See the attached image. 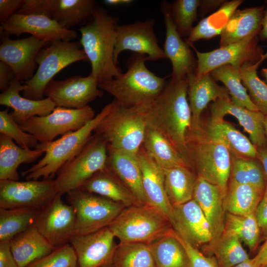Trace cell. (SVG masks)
<instances>
[{
  "instance_id": "37",
  "label": "cell",
  "mask_w": 267,
  "mask_h": 267,
  "mask_svg": "<svg viewBox=\"0 0 267 267\" xmlns=\"http://www.w3.org/2000/svg\"><path fill=\"white\" fill-rule=\"evenodd\" d=\"M264 191L250 185L229 181L224 199L226 213L237 215L255 213Z\"/></svg>"
},
{
  "instance_id": "11",
  "label": "cell",
  "mask_w": 267,
  "mask_h": 267,
  "mask_svg": "<svg viewBox=\"0 0 267 267\" xmlns=\"http://www.w3.org/2000/svg\"><path fill=\"white\" fill-rule=\"evenodd\" d=\"M94 117L95 112L89 105L80 109L55 107L47 115L34 116L18 124L39 143H46L53 141L58 135L81 129Z\"/></svg>"
},
{
  "instance_id": "44",
  "label": "cell",
  "mask_w": 267,
  "mask_h": 267,
  "mask_svg": "<svg viewBox=\"0 0 267 267\" xmlns=\"http://www.w3.org/2000/svg\"><path fill=\"white\" fill-rule=\"evenodd\" d=\"M224 231L235 235L252 251L258 246L261 229L255 213L237 215L226 213Z\"/></svg>"
},
{
  "instance_id": "45",
  "label": "cell",
  "mask_w": 267,
  "mask_h": 267,
  "mask_svg": "<svg viewBox=\"0 0 267 267\" xmlns=\"http://www.w3.org/2000/svg\"><path fill=\"white\" fill-rule=\"evenodd\" d=\"M258 68L247 62L240 67L242 84L248 90L249 96L259 111L267 115V84L258 76Z\"/></svg>"
},
{
  "instance_id": "1",
  "label": "cell",
  "mask_w": 267,
  "mask_h": 267,
  "mask_svg": "<svg viewBox=\"0 0 267 267\" xmlns=\"http://www.w3.org/2000/svg\"><path fill=\"white\" fill-rule=\"evenodd\" d=\"M187 87L186 79H171L161 94L143 109L147 126L163 134L188 164L186 135L191 128L192 116Z\"/></svg>"
},
{
  "instance_id": "61",
  "label": "cell",
  "mask_w": 267,
  "mask_h": 267,
  "mask_svg": "<svg viewBox=\"0 0 267 267\" xmlns=\"http://www.w3.org/2000/svg\"><path fill=\"white\" fill-rule=\"evenodd\" d=\"M261 73L262 75L266 78L267 82V68L262 69Z\"/></svg>"
},
{
  "instance_id": "20",
  "label": "cell",
  "mask_w": 267,
  "mask_h": 267,
  "mask_svg": "<svg viewBox=\"0 0 267 267\" xmlns=\"http://www.w3.org/2000/svg\"><path fill=\"white\" fill-rule=\"evenodd\" d=\"M2 38L0 61L12 68L15 78L23 82L29 80L38 67L36 56L47 42L33 36L18 40H11L6 35Z\"/></svg>"
},
{
  "instance_id": "29",
  "label": "cell",
  "mask_w": 267,
  "mask_h": 267,
  "mask_svg": "<svg viewBox=\"0 0 267 267\" xmlns=\"http://www.w3.org/2000/svg\"><path fill=\"white\" fill-rule=\"evenodd\" d=\"M108 163L121 181L140 204H148L142 182V173L137 154L108 147Z\"/></svg>"
},
{
  "instance_id": "39",
  "label": "cell",
  "mask_w": 267,
  "mask_h": 267,
  "mask_svg": "<svg viewBox=\"0 0 267 267\" xmlns=\"http://www.w3.org/2000/svg\"><path fill=\"white\" fill-rule=\"evenodd\" d=\"M210 74L216 81L224 84L234 104L250 110L259 111L242 84L240 67L226 64L214 69Z\"/></svg>"
},
{
  "instance_id": "62",
  "label": "cell",
  "mask_w": 267,
  "mask_h": 267,
  "mask_svg": "<svg viewBox=\"0 0 267 267\" xmlns=\"http://www.w3.org/2000/svg\"><path fill=\"white\" fill-rule=\"evenodd\" d=\"M101 267H113L111 264L107 265Z\"/></svg>"
},
{
  "instance_id": "27",
  "label": "cell",
  "mask_w": 267,
  "mask_h": 267,
  "mask_svg": "<svg viewBox=\"0 0 267 267\" xmlns=\"http://www.w3.org/2000/svg\"><path fill=\"white\" fill-rule=\"evenodd\" d=\"M25 89V85L15 78L0 94V104L13 109L9 114L17 124L34 116L47 115L56 107L48 97L36 100L21 96L20 92Z\"/></svg>"
},
{
  "instance_id": "5",
  "label": "cell",
  "mask_w": 267,
  "mask_h": 267,
  "mask_svg": "<svg viewBox=\"0 0 267 267\" xmlns=\"http://www.w3.org/2000/svg\"><path fill=\"white\" fill-rule=\"evenodd\" d=\"M112 107L111 102L93 119L77 131L49 143H39L36 148L42 149L44 156L36 164L22 172V176L26 180H38L42 177L44 179H52L60 168L83 149L93 135L92 132L109 113Z\"/></svg>"
},
{
  "instance_id": "48",
  "label": "cell",
  "mask_w": 267,
  "mask_h": 267,
  "mask_svg": "<svg viewBox=\"0 0 267 267\" xmlns=\"http://www.w3.org/2000/svg\"><path fill=\"white\" fill-rule=\"evenodd\" d=\"M25 267H79V265L74 250L68 243Z\"/></svg>"
},
{
  "instance_id": "57",
  "label": "cell",
  "mask_w": 267,
  "mask_h": 267,
  "mask_svg": "<svg viewBox=\"0 0 267 267\" xmlns=\"http://www.w3.org/2000/svg\"><path fill=\"white\" fill-rule=\"evenodd\" d=\"M257 149L258 151L257 158L262 164L267 182V147Z\"/></svg>"
},
{
  "instance_id": "49",
  "label": "cell",
  "mask_w": 267,
  "mask_h": 267,
  "mask_svg": "<svg viewBox=\"0 0 267 267\" xmlns=\"http://www.w3.org/2000/svg\"><path fill=\"white\" fill-rule=\"evenodd\" d=\"M177 234L186 252L189 267H220L215 257L205 256L196 247L182 238L178 233Z\"/></svg>"
},
{
  "instance_id": "56",
  "label": "cell",
  "mask_w": 267,
  "mask_h": 267,
  "mask_svg": "<svg viewBox=\"0 0 267 267\" xmlns=\"http://www.w3.org/2000/svg\"><path fill=\"white\" fill-rule=\"evenodd\" d=\"M226 1L224 0H200L199 8L203 12L211 10L221 6Z\"/></svg>"
},
{
  "instance_id": "3",
  "label": "cell",
  "mask_w": 267,
  "mask_h": 267,
  "mask_svg": "<svg viewBox=\"0 0 267 267\" xmlns=\"http://www.w3.org/2000/svg\"><path fill=\"white\" fill-rule=\"evenodd\" d=\"M147 60L146 55L134 53L127 62L125 73L99 83L98 87L125 107H139L151 103L161 94L168 82L166 77L157 76L147 69Z\"/></svg>"
},
{
  "instance_id": "19",
  "label": "cell",
  "mask_w": 267,
  "mask_h": 267,
  "mask_svg": "<svg viewBox=\"0 0 267 267\" xmlns=\"http://www.w3.org/2000/svg\"><path fill=\"white\" fill-rule=\"evenodd\" d=\"M108 227L83 235H74L69 244L75 251L79 267H101L111 264L117 245Z\"/></svg>"
},
{
  "instance_id": "17",
  "label": "cell",
  "mask_w": 267,
  "mask_h": 267,
  "mask_svg": "<svg viewBox=\"0 0 267 267\" xmlns=\"http://www.w3.org/2000/svg\"><path fill=\"white\" fill-rule=\"evenodd\" d=\"M91 74L87 77L74 76L63 80L52 79L46 86L44 96L49 98L56 107L80 109L97 97L103 91Z\"/></svg>"
},
{
  "instance_id": "47",
  "label": "cell",
  "mask_w": 267,
  "mask_h": 267,
  "mask_svg": "<svg viewBox=\"0 0 267 267\" xmlns=\"http://www.w3.org/2000/svg\"><path fill=\"white\" fill-rule=\"evenodd\" d=\"M0 134L9 137L22 148H36L39 143L33 135L21 129L8 112V108L0 111Z\"/></svg>"
},
{
  "instance_id": "58",
  "label": "cell",
  "mask_w": 267,
  "mask_h": 267,
  "mask_svg": "<svg viewBox=\"0 0 267 267\" xmlns=\"http://www.w3.org/2000/svg\"><path fill=\"white\" fill-rule=\"evenodd\" d=\"M133 2L132 0H105L104 2L108 5L117 6L127 5Z\"/></svg>"
},
{
  "instance_id": "60",
  "label": "cell",
  "mask_w": 267,
  "mask_h": 267,
  "mask_svg": "<svg viewBox=\"0 0 267 267\" xmlns=\"http://www.w3.org/2000/svg\"><path fill=\"white\" fill-rule=\"evenodd\" d=\"M264 127H265V134H266V139H267V115H266L265 116Z\"/></svg>"
},
{
  "instance_id": "26",
  "label": "cell",
  "mask_w": 267,
  "mask_h": 267,
  "mask_svg": "<svg viewBox=\"0 0 267 267\" xmlns=\"http://www.w3.org/2000/svg\"><path fill=\"white\" fill-rule=\"evenodd\" d=\"M193 199L200 207L210 224L213 237L212 242L216 240L223 233L225 227L224 196L221 189L197 177Z\"/></svg>"
},
{
  "instance_id": "25",
  "label": "cell",
  "mask_w": 267,
  "mask_h": 267,
  "mask_svg": "<svg viewBox=\"0 0 267 267\" xmlns=\"http://www.w3.org/2000/svg\"><path fill=\"white\" fill-rule=\"evenodd\" d=\"M137 157L142 173L143 189L148 204L162 211L171 223L174 208L165 191L162 168L146 153L142 146L137 153Z\"/></svg>"
},
{
  "instance_id": "32",
  "label": "cell",
  "mask_w": 267,
  "mask_h": 267,
  "mask_svg": "<svg viewBox=\"0 0 267 267\" xmlns=\"http://www.w3.org/2000/svg\"><path fill=\"white\" fill-rule=\"evenodd\" d=\"M9 243L18 267H25L56 249L33 226L15 236Z\"/></svg>"
},
{
  "instance_id": "55",
  "label": "cell",
  "mask_w": 267,
  "mask_h": 267,
  "mask_svg": "<svg viewBox=\"0 0 267 267\" xmlns=\"http://www.w3.org/2000/svg\"><path fill=\"white\" fill-rule=\"evenodd\" d=\"M265 2L266 5L265 6V10L262 21V28L259 35L261 39L267 40V0H266ZM266 59H267V51L263 55L259 62L256 64H255V66L258 68L260 65Z\"/></svg>"
},
{
  "instance_id": "2",
  "label": "cell",
  "mask_w": 267,
  "mask_h": 267,
  "mask_svg": "<svg viewBox=\"0 0 267 267\" xmlns=\"http://www.w3.org/2000/svg\"><path fill=\"white\" fill-rule=\"evenodd\" d=\"M89 21L79 29L80 43L91 63L90 74L99 83L122 73L114 60L118 18L96 5Z\"/></svg>"
},
{
  "instance_id": "21",
  "label": "cell",
  "mask_w": 267,
  "mask_h": 267,
  "mask_svg": "<svg viewBox=\"0 0 267 267\" xmlns=\"http://www.w3.org/2000/svg\"><path fill=\"white\" fill-rule=\"evenodd\" d=\"M161 9L166 28L163 51L166 58L169 59L172 63L171 79L176 80L186 79L188 75L195 72L197 61L190 46L182 40L176 29L171 14L169 3L162 1Z\"/></svg>"
},
{
  "instance_id": "18",
  "label": "cell",
  "mask_w": 267,
  "mask_h": 267,
  "mask_svg": "<svg viewBox=\"0 0 267 267\" xmlns=\"http://www.w3.org/2000/svg\"><path fill=\"white\" fill-rule=\"evenodd\" d=\"M0 32L6 35L20 36L29 33L45 42L54 41L70 42L77 37V32L62 27L47 16L40 14L16 12L1 23Z\"/></svg>"
},
{
  "instance_id": "8",
  "label": "cell",
  "mask_w": 267,
  "mask_h": 267,
  "mask_svg": "<svg viewBox=\"0 0 267 267\" xmlns=\"http://www.w3.org/2000/svg\"><path fill=\"white\" fill-rule=\"evenodd\" d=\"M88 57L80 42L54 41L38 52L36 62L38 68L29 80L23 82L25 86V97L32 100L43 99L44 91L54 76L68 65Z\"/></svg>"
},
{
  "instance_id": "7",
  "label": "cell",
  "mask_w": 267,
  "mask_h": 267,
  "mask_svg": "<svg viewBox=\"0 0 267 267\" xmlns=\"http://www.w3.org/2000/svg\"><path fill=\"white\" fill-rule=\"evenodd\" d=\"M120 243L150 244L173 228L160 210L149 204L125 207L108 226Z\"/></svg>"
},
{
  "instance_id": "36",
  "label": "cell",
  "mask_w": 267,
  "mask_h": 267,
  "mask_svg": "<svg viewBox=\"0 0 267 267\" xmlns=\"http://www.w3.org/2000/svg\"><path fill=\"white\" fill-rule=\"evenodd\" d=\"M149 245L156 267H189L185 249L173 228Z\"/></svg>"
},
{
  "instance_id": "30",
  "label": "cell",
  "mask_w": 267,
  "mask_h": 267,
  "mask_svg": "<svg viewBox=\"0 0 267 267\" xmlns=\"http://www.w3.org/2000/svg\"><path fill=\"white\" fill-rule=\"evenodd\" d=\"M79 189L120 203L126 207L140 204L108 162L103 169L94 174Z\"/></svg>"
},
{
  "instance_id": "34",
  "label": "cell",
  "mask_w": 267,
  "mask_h": 267,
  "mask_svg": "<svg viewBox=\"0 0 267 267\" xmlns=\"http://www.w3.org/2000/svg\"><path fill=\"white\" fill-rule=\"evenodd\" d=\"M162 169L165 191L173 206L193 199L197 176L190 168L180 166Z\"/></svg>"
},
{
  "instance_id": "9",
  "label": "cell",
  "mask_w": 267,
  "mask_h": 267,
  "mask_svg": "<svg viewBox=\"0 0 267 267\" xmlns=\"http://www.w3.org/2000/svg\"><path fill=\"white\" fill-rule=\"evenodd\" d=\"M108 144L94 134L80 152L66 163L54 179L58 192L62 195L79 189L94 174L103 169L108 162Z\"/></svg>"
},
{
  "instance_id": "14",
  "label": "cell",
  "mask_w": 267,
  "mask_h": 267,
  "mask_svg": "<svg viewBox=\"0 0 267 267\" xmlns=\"http://www.w3.org/2000/svg\"><path fill=\"white\" fill-rule=\"evenodd\" d=\"M62 196L58 193L39 210L33 225L56 248L69 243L75 233V210L64 203Z\"/></svg>"
},
{
  "instance_id": "54",
  "label": "cell",
  "mask_w": 267,
  "mask_h": 267,
  "mask_svg": "<svg viewBox=\"0 0 267 267\" xmlns=\"http://www.w3.org/2000/svg\"><path fill=\"white\" fill-rule=\"evenodd\" d=\"M252 259L258 267H266L267 266V235L265 241L257 254Z\"/></svg>"
},
{
  "instance_id": "59",
  "label": "cell",
  "mask_w": 267,
  "mask_h": 267,
  "mask_svg": "<svg viewBox=\"0 0 267 267\" xmlns=\"http://www.w3.org/2000/svg\"><path fill=\"white\" fill-rule=\"evenodd\" d=\"M233 267H258L254 263L252 259H249Z\"/></svg>"
},
{
  "instance_id": "41",
  "label": "cell",
  "mask_w": 267,
  "mask_h": 267,
  "mask_svg": "<svg viewBox=\"0 0 267 267\" xmlns=\"http://www.w3.org/2000/svg\"><path fill=\"white\" fill-rule=\"evenodd\" d=\"M209 245L220 267H233L250 259L240 240L232 233L224 231Z\"/></svg>"
},
{
  "instance_id": "13",
  "label": "cell",
  "mask_w": 267,
  "mask_h": 267,
  "mask_svg": "<svg viewBox=\"0 0 267 267\" xmlns=\"http://www.w3.org/2000/svg\"><path fill=\"white\" fill-rule=\"evenodd\" d=\"M58 193L54 179L0 180V208L40 210Z\"/></svg>"
},
{
  "instance_id": "28",
  "label": "cell",
  "mask_w": 267,
  "mask_h": 267,
  "mask_svg": "<svg viewBox=\"0 0 267 267\" xmlns=\"http://www.w3.org/2000/svg\"><path fill=\"white\" fill-rule=\"evenodd\" d=\"M199 128L209 137L222 142L231 155L240 157L257 158V149L245 135L224 119L211 117Z\"/></svg>"
},
{
  "instance_id": "52",
  "label": "cell",
  "mask_w": 267,
  "mask_h": 267,
  "mask_svg": "<svg viewBox=\"0 0 267 267\" xmlns=\"http://www.w3.org/2000/svg\"><path fill=\"white\" fill-rule=\"evenodd\" d=\"M0 267H18L10 251L9 242H0Z\"/></svg>"
},
{
  "instance_id": "50",
  "label": "cell",
  "mask_w": 267,
  "mask_h": 267,
  "mask_svg": "<svg viewBox=\"0 0 267 267\" xmlns=\"http://www.w3.org/2000/svg\"><path fill=\"white\" fill-rule=\"evenodd\" d=\"M25 0H0V23L7 21L24 4Z\"/></svg>"
},
{
  "instance_id": "53",
  "label": "cell",
  "mask_w": 267,
  "mask_h": 267,
  "mask_svg": "<svg viewBox=\"0 0 267 267\" xmlns=\"http://www.w3.org/2000/svg\"><path fill=\"white\" fill-rule=\"evenodd\" d=\"M15 78L12 68L2 61H0V90L3 91L9 86L11 81Z\"/></svg>"
},
{
  "instance_id": "6",
  "label": "cell",
  "mask_w": 267,
  "mask_h": 267,
  "mask_svg": "<svg viewBox=\"0 0 267 267\" xmlns=\"http://www.w3.org/2000/svg\"><path fill=\"white\" fill-rule=\"evenodd\" d=\"M112 107L94 131L114 149L137 154L142 146L147 127L144 106L125 107L115 99Z\"/></svg>"
},
{
  "instance_id": "24",
  "label": "cell",
  "mask_w": 267,
  "mask_h": 267,
  "mask_svg": "<svg viewBox=\"0 0 267 267\" xmlns=\"http://www.w3.org/2000/svg\"><path fill=\"white\" fill-rule=\"evenodd\" d=\"M187 95L191 111L190 129H198L201 124V115L211 101L229 97L225 88L217 84L210 73L201 77H197L193 72L186 77Z\"/></svg>"
},
{
  "instance_id": "31",
  "label": "cell",
  "mask_w": 267,
  "mask_h": 267,
  "mask_svg": "<svg viewBox=\"0 0 267 267\" xmlns=\"http://www.w3.org/2000/svg\"><path fill=\"white\" fill-rule=\"evenodd\" d=\"M265 6H259L236 9L231 15L221 34L220 47L240 41L259 34Z\"/></svg>"
},
{
  "instance_id": "33",
  "label": "cell",
  "mask_w": 267,
  "mask_h": 267,
  "mask_svg": "<svg viewBox=\"0 0 267 267\" xmlns=\"http://www.w3.org/2000/svg\"><path fill=\"white\" fill-rule=\"evenodd\" d=\"M44 153L40 148L21 147L9 137L0 134V180H19L18 167L35 161Z\"/></svg>"
},
{
  "instance_id": "42",
  "label": "cell",
  "mask_w": 267,
  "mask_h": 267,
  "mask_svg": "<svg viewBox=\"0 0 267 267\" xmlns=\"http://www.w3.org/2000/svg\"><path fill=\"white\" fill-rule=\"evenodd\" d=\"M231 156L229 181L250 185L265 191L267 181L260 160L258 158Z\"/></svg>"
},
{
  "instance_id": "23",
  "label": "cell",
  "mask_w": 267,
  "mask_h": 267,
  "mask_svg": "<svg viewBox=\"0 0 267 267\" xmlns=\"http://www.w3.org/2000/svg\"><path fill=\"white\" fill-rule=\"evenodd\" d=\"M210 112L212 118L223 119L226 115L234 117L249 134L251 142L257 148L267 147L264 127L265 115L261 112L237 106L232 102L230 97L220 98L213 102Z\"/></svg>"
},
{
  "instance_id": "38",
  "label": "cell",
  "mask_w": 267,
  "mask_h": 267,
  "mask_svg": "<svg viewBox=\"0 0 267 267\" xmlns=\"http://www.w3.org/2000/svg\"><path fill=\"white\" fill-rule=\"evenodd\" d=\"M243 2L242 0L226 1L218 11L193 27L186 42L193 44L200 40H209L221 35L231 15Z\"/></svg>"
},
{
  "instance_id": "40",
  "label": "cell",
  "mask_w": 267,
  "mask_h": 267,
  "mask_svg": "<svg viewBox=\"0 0 267 267\" xmlns=\"http://www.w3.org/2000/svg\"><path fill=\"white\" fill-rule=\"evenodd\" d=\"M39 210L0 208V242H9L32 227Z\"/></svg>"
},
{
  "instance_id": "63",
  "label": "cell",
  "mask_w": 267,
  "mask_h": 267,
  "mask_svg": "<svg viewBox=\"0 0 267 267\" xmlns=\"http://www.w3.org/2000/svg\"><path fill=\"white\" fill-rule=\"evenodd\" d=\"M266 267H267V266Z\"/></svg>"
},
{
  "instance_id": "10",
  "label": "cell",
  "mask_w": 267,
  "mask_h": 267,
  "mask_svg": "<svg viewBox=\"0 0 267 267\" xmlns=\"http://www.w3.org/2000/svg\"><path fill=\"white\" fill-rule=\"evenodd\" d=\"M76 215L75 235L94 232L108 227L126 207L123 204L80 189L66 194Z\"/></svg>"
},
{
  "instance_id": "51",
  "label": "cell",
  "mask_w": 267,
  "mask_h": 267,
  "mask_svg": "<svg viewBox=\"0 0 267 267\" xmlns=\"http://www.w3.org/2000/svg\"><path fill=\"white\" fill-rule=\"evenodd\" d=\"M255 216L261 230L267 235V182L263 197L256 210Z\"/></svg>"
},
{
  "instance_id": "46",
  "label": "cell",
  "mask_w": 267,
  "mask_h": 267,
  "mask_svg": "<svg viewBox=\"0 0 267 267\" xmlns=\"http://www.w3.org/2000/svg\"><path fill=\"white\" fill-rule=\"evenodd\" d=\"M200 0H177L169 3L172 19L181 38L188 37L197 20Z\"/></svg>"
},
{
  "instance_id": "43",
  "label": "cell",
  "mask_w": 267,
  "mask_h": 267,
  "mask_svg": "<svg viewBox=\"0 0 267 267\" xmlns=\"http://www.w3.org/2000/svg\"><path fill=\"white\" fill-rule=\"evenodd\" d=\"M112 265L113 267H156L149 244L119 243Z\"/></svg>"
},
{
  "instance_id": "22",
  "label": "cell",
  "mask_w": 267,
  "mask_h": 267,
  "mask_svg": "<svg viewBox=\"0 0 267 267\" xmlns=\"http://www.w3.org/2000/svg\"><path fill=\"white\" fill-rule=\"evenodd\" d=\"M173 208L171 224L180 236L196 247L212 242L213 237L210 224L193 199L173 206Z\"/></svg>"
},
{
  "instance_id": "16",
  "label": "cell",
  "mask_w": 267,
  "mask_h": 267,
  "mask_svg": "<svg viewBox=\"0 0 267 267\" xmlns=\"http://www.w3.org/2000/svg\"><path fill=\"white\" fill-rule=\"evenodd\" d=\"M155 23L153 19H147L132 24H118L114 52V60L116 65H118L119 54L124 50L145 55L148 60L166 58L154 32Z\"/></svg>"
},
{
  "instance_id": "15",
  "label": "cell",
  "mask_w": 267,
  "mask_h": 267,
  "mask_svg": "<svg viewBox=\"0 0 267 267\" xmlns=\"http://www.w3.org/2000/svg\"><path fill=\"white\" fill-rule=\"evenodd\" d=\"M96 5L94 0H25L17 13L43 14L70 29L89 20Z\"/></svg>"
},
{
  "instance_id": "4",
  "label": "cell",
  "mask_w": 267,
  "mask_h": 267,
  "mask_svg": "<svg viewBox=\"0 0 267 267\" xmlns=\"http://www.w3.org/2000/svg\"><path fill=\"white\" fill-rule=\"evenodd\" d=\"M188 163L197 177L216 185L224 197L231 171V156L221 142L206 135L199 128L186 135Z\"/></svg>"
},
{
  "instance_id": "35",
  "label": "cell",
  "mask_w": 267,
  "mask_h": 267,
  "mask_svg": "<svg viewBox=\"0 0 267 267\" xmlns=\"http://www.w3.org/2000/svg\"><path fill=\"white\" fill-rule=\"evenodd\" d=\"M142 147L162 169L180 166L190 168L182 155L163 134L148 126L146 127Z\"/></svg>"
},
{
  "instance_id": "12",
  "label": "cell",
  "mask_w": 267,
  "mask_h": 267,
  "mask_svg": "<svg viewBox=\"0 0 267 267\" xmlns=\"http://www.w3.org/2000/svg\"><path fill=\"white\" fill-rule=\"evenodd\" d=\"M259 35L253 34L240 41L206 52L198 51L193 44L186 42L194 50L197 56L195 72L196 77H201L226 64L239 67L247 62L256 64L264 54L259 44Z\"/></svg>"
}]
</instances>
